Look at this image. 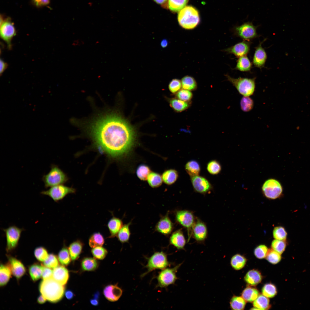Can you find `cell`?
Returning <instances> with one entry per match:
<instances>
[{
  "label": "cell",
  "mask_w": 310,
  "mask_h": 310,
  "mask_svg": "<svg viewBox=\"0 0 310 310\" xmlns=\"http://www.w3.org/2000/svg\"><path fill=\"white\" fill-rule=\"evenodd\" d=\"M273 235L275 239L284 241L286 239L287 233L284 227L278 226L274 228Z\"/></svg>",
  "instance_id": "49"
},
{
  "label": "cell",
  "mask_w": 310,
  "mask_h": 310,
  "mask_svg": "<svg viewBox=\"0 0 310 310\" xmlns=\"http://www.w3.org/2000/svg\"><path fill=\"white\" fill-rule=\"evenodd\" d=\"M185 168L190 177L199 175L201 170L199 164L195 160H190L187 162Z\"/></svg>",
  "instance_id": "31"
},
{
  "label": "cell",
  "mask_w": 310,
  "mask_h": 310,
  "mask_svg": "<svg viewBox=\"0 0 310 310\" xmlns=\"http://www.w3.org/2000/svg\"><path fill=\"white\" fill-rule=\"evenodd\" d=\"M250 43L248 41H243L223 49L222 51L228 54L234 55L237 57L246 56L249 52Z\"/></svg>",
  "instance_id": "16"
},
{
  "label": "cell",
  "mask_w": 310,
  "mask_h": 310,
  "mask_svg": "<svg viewBox=\"0 0 310 310\" xmlns=\"http://www.w3.org/2000/svg\"><path fill=\"white\" fill-rule=\"evenodd\" d=\"M8 262L12 274L17 279L19 280L24 276L26 272V268L20 260L11 256H7Z\"/></svg>",
  "instance_id": "17"
},
{
  "label": "cell",
  "mask_w": 310,
  "mask_h": 310,
  "mask_svg": "<svg viewBox=\"0 0 310 310\" xmlns=\"http://www.w3.org/2000/svg\"><path fill=\"white\" fill-rule=\"evenodd\" d=\"M259 295L258 291L256 288L247 287L242 293V296L245 301L248 302L254 301Z\"/></svg>",
  "instance_id": "33"
},
{
  "label": "cell",
  "mask_w": 310,
  "mask_h": 310,
  "mask_svg": "<svg viewBox=\"0 0 310 310\" xmlns=\"http://www.w3.org/2000/svg\"><path fill=\"white\" fill-rule=\"evenodd\" d=\"M168 44V40L166 39H163L161 42V45L163 48H165L166 47Z\"/></svg>",
  "instance_id": "62"
},
{
  "label": "cell",
  "mask_w": 310,
  "mask_h": 310,
  "mask_svg": "<svg viewBox=\"0 0 310 310\" xmlns=\"http://www.w3.org/2000/svg\"><path fill=\"white\" fill-rule=\"evenodd\" d=\"M162 178L164 183L168 185H171L175 183L179 177L178 172L174 169L165 170L163 173Z\"/></svg>",
  "instance_id": "26"
},
{
  "label": "cell",
  "mask_w": 310,
  "mask_h": 310,
  "mask_svg": "<svg viewBox=\"0 0 310 310\" xmlns=\"http://www.w3.org/2000/svg\"><path fill=\"white\" fill-rule=\"evenodd\" d=\"M240 105L242 111L245 112H248L253 109L254 102L249 96H243L241 100Z\"/></svg>",
  "instance_id": "44"
},
{
  "label": "cell",
  "mask_w": 310,
  "mask_h": 310,
  "mask_svg": "<svg viewBox=\"0 0 310 310\" xmlns=\"http://www.w3.org/2000/svg\"><path fill=\"white\" fill-rule=\"evenodd\" d=\"M269 250L265 245H261L257 247L255 249L254 253L255 256L260 259L266 257Z\"/></svg>",
  "instance_id": "54"
},
{
  "label": "cell",
  "mask_w": 310,
  "mask_h": 310,
  "mask_svg": "<svg viewBox=\"0 0 310 310\" xmlns=\"http://www.w3.org/2000/svg\"><path fill=\"white\" fill-rule=\"evenodd\" d=\"M182 88L181 81L177 79H173L168 85L170 91L173 93L177 92Z\"/></svg>",
  "instance_id": "55"
},
{
  "label": "cell",
  "mask_w": 310,
  "mask_h": 310,
  "mask_svg": "<svg viewBox=\"0 0 310 310\" xmlns=\"http://www.w3.org/2000/svg\"><path fill=\"white\" fill-rule=\"evenodd\" d=\"M53 277L58 282L64 286L69 279L68 271L64 266H58L53 270Z\"/></svg>",
  "instance_id": "21"
},
{
  "label": "cell",
  "mask_w": 310,
  "mask_h": 310,
  "mask_svg": "<svg viewBox=\"0 0 310 310\" xmlns=\"http://www.w3.org/2000/svg\"><path fill=\"white\" fill-rule=\"evenodd\" d=\"M262 42L256 47L253 59L254 65L260 69L264 66L267 58L266 53L261 46Z\"/></svg>",
  "instance_id": "20"
},
{
  "label": "cell",
  "mask_w": 310,
  "mask_h": 310,
  "mask_svg": "<svg viewBox=\"0 0 310 310\" xmlns=\"http://www.w3.org/2000/svg\"><path fill=\"white\" fill-rule=\"evenodd\" d=\"M53 270L51 268L43 266V270L42 278L43 279H47L53 277Z\"/></svg>",
  "instance_id": "56"
},
{
  "label": "cell",
  "mask_w": 310,
  "mask_h": 310,
  "mask_svg": "<svg viewBox=\"0 0 310 310\" xmlns=\"http://www.w3.org/2000/svg\"><path fill=\"white\" fill-rule=\"evenodd\" d=\"M123 225V222L120 218L115 217L112 218L108 224V227L110 234L109 237L112 238L117 236Z\"/></svg>",
  "instance_id": "23"
},
{
  "label": "cell",
  "mask_w": 310,
  "mask_h": 310,
  "mask_svg": "<svg viewBox=\"0 0 310 310\" xmlns=\"http://www.w3.org/2000/svg\"><path fill=\"white\" fill-rule=\"evenodd\" d=\"M246 302L242 297L234 296L230 301V308L233 310H243L245 306Z\"/></svg>",
  "instance_id": "42"
},
{
  "label": "cell",
  "mask_w": 310,
  "mask_h": 310,
  "mask_svg": "<svg viewBox=\"0 0 310 310\" xmlns=\"http://www.w3.org/2000/svg\"><path fill=\"white\" fill-rule=\"evenodd\" d=\"M131 223V222L123 225L117 236L118 240L121 243L128 242L131 235L129 226Z\"/></svg>",
  "instance_id": "34"
},
{
  "label": "cell",
  "mask_w": 310,
  "mask_h": 310,
  "mask_svg": "<svg viewBox=\"0 0 310 310\" xmlns=\"http://www.w3.org/2000/svg\"><path fill=\"white\" fill-rule=\"evenodd\" d=\"M173 225L168 214L162 217L157 223L155 230L165 236L169 235L173 228Z\"/></svg>",
  "instance_id": "18"
},
{
  "label": "cell",
  "mask_w": 310,
  "mask_h": 310,
  "mask_svg": "<svg viewBox=\"0 0 310 310\" xmlns=\"http://www.w3.org/2000/svg\"><path fill=\"white\" fill-rule=\"evenodd\" d=\"M104 242V237L99 232L95 233L92 235L90 237L88 241L89 245L92 248L102 246Z\"/></svg>",
  "instance_id": "39"
},
{
  "label": "cell",
  "mask_w": 310,
  "mask_h": 310,
  "mask_svg": "<svg viewBox=\"0 0 310 310\" xmlns=\"http://www.w3.org/2000/svg\"><path fill=\"white\" fill-rule=\"evenodd\" d=\"M171 265L168 260L167 255L163 251L155 252L148 258L147 263L145 267L146 272L141 275L142 278L149 273L157 269L163 270Z\"/></svg>",
  "instance_id": "5"
},
{
  "label": "cell",
  "mask_w": 310,
  "mask_h": 310,
  "mask_svg": "<svg viewBox=\"0 0 310 310\" xmlns=\"http://www.w3.org/2000/svg\"><path fill=\"white\" fill-rule=\"evenodd\" d=\"M190 177L193 188L196 192L204 194L212 190V184L205 177L199 175Z\"/></svg>",
  "instance_id": "14"
},
{
  "label": "cell",
  "mask_w": 310,
  "mask_h": 310,
  "mask_svg": "<svg viewBox=\"0 0 310 310\" xmlns=\"http://www.w3.org/2000/svg\"><path fill=\"white\" fill-rule=\"evenodd\" d=\"M246 262V259L244 257L240 254H236L231 258L230 264L233 268L239 270L244 266Z\"/></svg>",
  "instance_id": "40"
},
{
  "label": "cell",
  "mask_w": 310,
  "mask_h": 310,
  "mask_svg": "<svg viewBox=\"0 0 310 310\" xmlns=\"http://www.w3.org/2000/svg\"><path fill=\"white\" fill-rule=\"evenodd\" d=\"M81 265L83 270L90 271L95 270L98 266V264L95 258L87 257L82 260Z\"/></svg>",
  "instance_id": "35"
},
{
  "label": "cell",
  "mask_w": 310,
  "mask_h": 310,
  "mask_svg": "<svg viewBox=\"0 0 310 310\" xmlns=\"http://www.w3.org/2000/svg\"><path fill=\"white\" fill-rule=\"evenodd\" d=\"M58 258L60 264L63 266H67L70 263L71 258L68 249L65 246H64L59 252Z\"/></svg>",
  "instance_id": "38"
},
{
  "label": "cell",
  "mask_w": 310,
  "mask_h": 310,
  "mask_svg": "<svg viewBox=\"0 0 310 310\" xmlns=\"http://www.w3.org/2000/svg\"><path fill=\"white\" fill-rule=\"evenodd\" d=\"M47 300L42 295H40L37 299V302L40 304H43L45 303Z\"/></svg>",
  "instance_id": "61"
},
{
  "label": "cell",
  "mask_w": 310,
  "mask_h": 310,
  "mask_svg": "<svg viewBox=\"0 0 310 310\" xmlns=\"http://www.w3.org/2000/svg\"><path fill=\"white\" fill-rule=\"evenodd\" d=\"M3 230L5 233L6 239V250L8 252H11L17 247L24 229L12 225Z\"/></svg>",
  "instance_id": "9"
},
{
  "label": "cell",
  "mask_w": 310,
  "mask_h": 310,
  "mask_svg": "<svg viewBox=\"0 0 310 310\" xmlns=\"http://www.w3.org/2000/svg\"><path fill=\"white\" fill-rule=\"evenodd\" d=\"M188 0H168L169 9L174 12L179 11L184 7Z\"/></svg>",
  "instance_id": "41"
},
{
  "label": "cell",
  "mask_w": 310,
  "mask_h": 310,
  "mask_svg": "<svg viewBox=\"0 0 310 310\" xmlns=\"http://www.w3.org/2000/svg\"><path fill=\"white\" fill-rule=\"evenodd\" d=\"M263 294L268 298H272L277 293L275 286L273 284L269 283L266 284L262 289Z\"/></svg>",
  "instance_id": "47"
},
{
  "label": "cell",
  "mask_w": 310,
  "mask_h": 310,
  "mask_svg": "<svg viewBox=\"0 0 310 310\" xmlns=\"http://www.w3.org/2000/svg\"><path fill=\"white\" fill-rule=\"evenodd\" d=\"M34 254L38 260L43 262L47 259L49 255L46 249L42 246L36 248L34 251Z\"/></svg>",
  "instance_id": "46"
},
{
  "label": "cell",
  "mask_w": 310,
  "mask_h": 310,
  "mask_svg": "<svg viewBox=\"0 0 310 310\" xmlns=\"http://www.w3.org/2000/svg\"><path fill=\"white\" fill-rule=\"evenodd\" d=\"M170 106L177 112H182L187 109L190 106L188 102H185L177 98H172L169 100Z\"/></svg>",
  "instance_id": "29"
},
{
  "label": "cell",
  "mask_w": 310,
  "mask_h": 310,
  "mask_svg": "<svg viewBox=\"0 0 310 310\" xmlns=\"http://www.w3.org/2000/svg\"><path fill=\"white\" fill-rule=\"evenodd\" d=\"M75 192L74 189L61 184L51 187L47 190L42 191L40 193L49 196L57 202L62 199L67 195Z\"/></svg>",
  "instance_id": "11"
},
{
  "label": "cell",
  "mask_w": 310,
  "mask_h": 310,
  "mask_svg": "<svg viewBox=\"0 0 310 310\" xmlns=\"http://www.w3.org/2000/svg\"><path fill=\"white\" fill-rule=\"evenodd\" d=\"M262 191L266 197L270 199H275L282 195L283 188L279 181L271 178L267 180L263 183Z\"/></svg>",
  "instance_id": "8"
},
{
  "label": "cell",
  "mask_w": 310,
  "mask_h": 310,
  "mask_svg": "<svg viewBox=\"0 0 310 310\" xmlns=\"http://www.w3.org/2000/svg\"><path fill=\"white\" fill-rule=\"evenodd\" d=\"M177 98L182 101L189 102L193 97V94L190 91L182 89L176 93Z\"/></svg>",
  "instance_id": "52"
},
{
  "label": "cell",
  "mask_w": 310,
  "mask_h": 310,
  "mask_svg": "<svg viewBox=\"0 0 310 310\" xmlns=\"http://www.w3.org/2000/svg\"><path fill=\"white\" fill-rule=\"evenodd\" d=\"M253 305L256 309H267L270 306L269 299L263 294L259 295L253 301Z\"/></svg>",
  "instance_id": "37"
},
{
  "label": "cell",
  "mask_w": 310,
  "mask_h": 310,
  "mask_svg": "<svg viewBox=\"0 0 310 310\" xmlns=\"http://www.w3.org/2000/svg\"><path fill=\"white\" fill-rule=\"evenodd\" d=\"M65 295L68 299L70 300L72 299L74 297L73 292L70 290H67L65 292Z\"/></svg>",
  "instance_id": "60"
},
{
  "label": "cell",
  "mask_w": 310,
  "mask_h": 310,
  "mask_svg": "<svg viewBox=\"0 0 310 310\" xmlns=\"http://www.w3.org/2000/svg\"><path fill=\"white\" fill-rule=\"evenodd\" d=\"M175 216L177 222L186 228L189 232L190 230L191 232L195 220L193 212L187 210H178L175 212Z\"/></svg>",
  "instance_id": "13"
},
{
  "label": "cell",
  "mask_w": 310,
  "mask_h": 310,
  "mask_svg": "<svg viewBox=\"0 0 310 310\" xmlns=\"http://www.w3.org/2000/svg\"><path fill=\"white\" fill-rule=\"evenodd\" d=\"M147 180L149 186L153 188L158 187L160 186L163 181L162 177L160 175L155 172L150 173L148 177Z\"/></svg>",
  "instance_id": "36"
},
{
  "label": "cell",
  "mask_w": 310,
  "mask_h": 310,
  "mask_svg": "<svg viewBox=\"0 0 310 310\" xmlns=\"http://www.w3.org/2000/svg\"><path fill=\"white\" fill-rule=\"evenodd\" d=\"M43 265L34 263L30 266L28 269L29 273L32 280L36 281L42 277Z\"/></svg>",
  "instance_id": "28"
},
{
  "label": "cell",
  "mask_w": 310,
  "mask_h": 310,
  "mask_svg": "<svg viewBox=\"0 0 310 310\" xmlns=\"http://www.w3.org/2000/svg\"><path fill=\"white\" fill-rule=\"evenodd\" d=\"M245 280L249 285L255 286L260 283L262 280V276L259 272L255 270L249 271L246 274Z\"/></svg>",
  "instance_id": "25"
},
{
  "label": "cell",
  "mask_w": 310,
  "mask_h": 310,
  "mask_svg": "<svg viewBox=\"0 0 310 310\" xmlns=\"http://www.w3.org/2000/svg\"><path fill=\"white\" fill-rule=\"evenodd\" d=\"M103 294L105 298L108 301L115 302L118 301L123 293L122 290L117 284L109 285L104 289Z\"/></svg>",
  "instance_id": "19"
},
{
  "label": "cell",
  "mask_w": 310,
  "mask_h": 310,
  "mask_svg": "<svg viewBox=\"0 0 310 310\" xmlns=\"http://www.w3.org/2000/svg\"><path fill=\"white\" fill-rule=\"evenodd\" d=\"M40 292L48 301L56 303L62 298L65 287L55 280L53 277L43 279L39 285Z\"/></svg>",
  "instance_id": "2"
},
{
  "label": "cell",
  "mask_w": 310,
  "mask_h": 310,
  "mask_svg": "<svg viewBox=\"0 0 310 310\" xmlns=\"http://www.w3.org/2000/svg\"><path fill=\"white\" fill-rule=\"evenodd\" d=\"M257 28L252 22H247L235 26L233 31L237 36L248 41L257 37Z\"/></svg>",
  "instance_id": "10"
},
{
  "label": "cell",
  "mask_w": 310,
  "mask_h": 310,
  "mask_svg": "<svg viewBox=\"0 0 310 310\" xmlns=\"http://www.w3.org/2000/svg\"><path fill=\"white\" fill-rule=\"evenodd\" d=\"M169 243L178 250L184 249L186 241L182 231L177 230L171 235L169 239Z\"/></svg>",
  "instance_id": "22"
},
{
  "label": "cell",
  "mask_w": 310,
  "mask_h": 310,
  "mask_svg": "<svg viewBox=\"0 0 310 310\" xmlns=\"http://www.w3.org/2000/svg\"><path fill=\"white\" fill-rule=\"evenodd\" d=\"M286 246V243L284 241L276 239L273 240L271 243V247L272 249L280 254L284 251Z\"/></svg>",
  "instance_id": "51"
},
{
  "label": "cell",
  "mask_w": 310,
  "mask_h": 310,
  "mask_svg": "<svg viewBox=\"0 0 310 310\" xmlns=\"http://www.w3.org/2000/svg\"><path fill=\"white\" fill-rule=\"evenodd\" d=\"M90 129L96 144L112 157L124 156L134 145L136 135L133 129L117 114H108L98 118Z\"/></svg>",
  "instance_id": "1"
},
{
  "label": "cell",
  "mask_w": 310,
  "mask_h": 310,
  "mask_svg": "<svg viewBox=\"0 0 310 310\" xmlns=\"http://www.w3.org/2000/svg\"><path fill=\"white\" fill-rule=\"evenodd\" d=\"M91 253L94 258L102 260L106 257L108 251L106 249L102 246H98L93 248L91 250Z\"/></svg>",
  "instance_id": "48"
},
{
  "label": "cell",
  "mask_w": 310,
  "mask_h": 310,
  "mask_svg": "<svg viewBox=\"0 0 310 310\" xmlns=\"http://www.w3.org/2000/svg\"><path fill=\"white\" fill-rule=\"evenodd\" d=\"M191 234L197 242H204L208 235V230L205 223L197 218L192 228Z\"/></svg>",
  "instance_id": "15"
},
{
  "label": "cell",
  "mask_w": 310,
  "mask_h": 310,
  "mask_svg": "<svg viewBox=\"0 0 310 310\" xmlns=\"http://www.w3.org/2000/svg\"><path fill=\"white\" fill-rule=\"evenodd\" d=\"M266 257L267 260L273 264H276L278 263L281 258L280 254L273 249L269 250Z\"/></svg>",
  "instance_id": "53"
},
{
  "label": "cell",
  "mask_w": 310,
  "mask_h": 310,
  "mask_svg": "<svg viewBox=\"0 0 310 310\" xmlns=\"http://www.w3.org/2000/svg\"><path fill=\"white\" fill-rule=\"evenodd\" d=\"M34 4L37 7L45 6L49 4L50 0H32Z\"/></svg>",
  "instance_id": "57"
},
{
  "label": "cell",
  "mask_w": 310,
  "mask_h": 310,
  "mask_svg": "<svg viewBox=\"0 0 310 310\" xmlns=\"http://www.w3.org/2000/svg\"><path fill=\"white\" fill-rule=\"evenodd\" d=\"M182 264H179L173 268L162 270L156 277L158 283L156 287L166 288L174 284L178 279L176 274Z\"/></svg>",
  "instance_id": "7"
},
{
  "label": "cell",
  "mask_w": 310,
  "mask_h": 310,
  "mask_svg": "<svg viewBox=\"0 0 310 310\" xmlns=\"http://www.w3.org/2000/svg\"><path fill=\"white\" fill-rule=\"evenodd\" d=\"M16 34V29L10 21L7 20L0 23L1 38L6 43L9 49L11 48L12 40Z\"/></svg>",
  "instance_id": "12"
},
{
  "label": "cell",
  "mask_w": 310,
  "mask_h": 310,
  "mask_svg": "<svg viewBox=\"0 0 310 310\" xmlns=\"http://www.w3.org/2000/svg\"><path fill=\"white\" fill-rule=\"evenodd\" d=\"M151 172V170L147 165L142 164L139 165L136 170V175L140 180L145 181Z\"/></svg>",
  "instance_id": "43"
},
{
  "label": "cell",
  "mask_w": 310,
  "mask_h": 310,
  "mask_svg": "<svg viewBox=\"0 0 310 310\" xmlns=\"http://www.w3.org/2000/svg\"><path fill=\"white\" fill-rule=\"evenodd\" d=\"M252 64L248 58L246 56L239 58L237 63L235 69L242 72H247L250 71Z\"/></svg>",
  "instance_id": "30"
},
{
  "label": "cell",
  "mask_w": 310,
  "mask_h": 310,
  "mask_svg": "<svg viewBox=\"0 0 310 310\" xmlns=\"http://www.w3.org/2000/svg\"><path fill=\"white\" fill-rule=\"evenodd\" d=\"M99 293L98 292H97L94 294V297L90 300V303L91 304L94 306H97L98 304V298L99 297Z\"/></svg>",
  "instance_id": "58"
},
{
  "label": "cell",
  "mask_w": 310,
  "mask_h": 310,
  "mask_svg": "<svg viewBox=\"0 0 310 310\" xmlns=\"http://www.w3.org/2000/svg\"><path fill=\"white\" fill-rule=\"evenodd\" d=\"M46 188L62 184L65 183L67 178L65 173L57 165H51V169L46 175L42 178Z\"/></svg>",
  "instance_id": "6"
},
{
  "label": "cell",
  "mask_w": 310,
  "mask_h": 310,
  "mask_svg": "<svg viewBox=\"0 0 310 310\" xmlns=\"http://www.w3.org/2000/svg\"><path fill=\"white\" fill-rule=\"evenodd\" d=\"M59 260L53 253L49 255L47 259L43 262V265L51 268H54L59 266Z\"/></svg>",
  "instance_id": "50"
},
{
  "label": "cell",
  "mask_w": 310,
  "mask_h": 310,
  "mask_svg": "<svg viewBox=\"0 0 310 310\" xmlns=\"http://www.w3.org/2000/svg\"><path fill=\"white\" fill-rule=\"evenodd\" d=\"M207 169L211 174L216 175L220 173L221 170V166L218 161L213 160L210 161L208 163Z\"/></svg>",
  "instance_id": "45"
},
{
  "label": "cell",
  "mask_w": 310,
  "mask_h": 310,
  "mask_svg": "<svg viewBox=\"0 0 310 310\" xmlns=\"http://www.w3.org/2000/svg\"><path fill=\"white\" fill-rule=\"evenodd\" d=\"M12 273L7 265L1 264L0 268V285L3 286L8 283L11 277Z\"/></svg>",
  "instance_id": "27"
},
{
  "label": "cell",
  "mask_w": 310,
  "mask_h": 310,
  "mask_svg": "<svg viewBox=\"0 0 310 310\" xmlns=\"http://www.w3.org/2000/svg\"><path fill=\"white\" fill-rule=\"evenodd\" d=\"M182 88L183 89L189 91L195 90L197 87V84L195 79L192 76L186 75L181 80Z\"/></svg>",
  "instance_id": "32"
},
{
  "label": "cell",
  "mask_w": 310,
  "mask_h": 310,
  "mask_svg": "<svg viewBox=\"0 0 310 310\" xmlns=\"http://www.w3.org/2000/svg\"><path fill=\"white\" fill-rule=\"evenodd\" d=\"M83 245L82 242L77 240L73 242L69 245L68 250L71 259L76 260L82 252Z\"/></svg>",
  "instance_id": "24"
},
{
  "label": "cell",
  "mask_w": 310,
  "mask_h": 310,
  "mask_svg": "<svg viewBox=\"0 0 310 310\" xmlns=\"http://www.w3.org/2000/svg\"><path fill=\"white\" fill-rule=\"evenodd\" d=\"M0 74L1 75L5 70L7 69L8 66V65L6 63L4 62L1 59H0Z\"/></svg>",
  "instance_id": "59"
},
{
  "label": "cell",
  "mask_w": 310,
  "mask_h": 310,
  "mask_svg": "<svg viewBox=\"0 0 310 310\" xmlns=\"http://www.w3.org/2000/svg\"><path fill=\"white\" fill-rule=\"evenodd\" d=\"M154 1L156 3L159 4H162L166 2L167 0H154Z\"/></svg>",
  "instance_id": "63"
},
{
  "label": "cell",
  "mask_w": 310,
  "mask_h": 310,
  "mask_svg": "<svg viewBox=\"0 0 310 310\" xmlns=\"http://www.w3.org/2000/svg\"><path fill=\"white\" fill-rule=\"evenodd\" d=\"M178 20L182 28L187 30L193 29L199 23V13L195 7L191 6H185L179 11Z\"/></svg>",
  "instance_id": "3"
},
{
  "label": "cell",
  "mask_w": 310,
  "mask_h": 310,
  "mask_svg": "<svg viewBox=\"0 0 310 310\" xmlns=\"http://www.w3.org/2000/svg\"><path fill=\"white\" fill-rule=\"evenodd\" d=\"M225 76L227 80L235 87L239 93L243 96H249L254 94L255 88V78L239 77L235 78L228 74Z\"/></svg>",
  "instance_id": "4"
}]
</instances>
